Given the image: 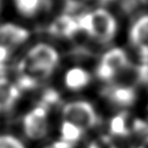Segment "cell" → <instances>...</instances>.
<instances>
[{
    "label": "cell",
    "instance_id": "44dd1931",
    "mask_svg": "<svg viewBox=\"0 0 148 148\" xmlns=\"http://www.w3.org/2000/svg\"><path fill=\"white\" fill-rule=\"evenodd\" d=\"M102 1H109V0H102Z\"/></svg>",
    "mask_w": 148,
    "mask_h": 148
},
{
    "label": "cell",
    "instance_id": "3957f363",
    "mask_svg": "<svg viewBox=\"0 0 148 148\" xmlns=\"http://www.w3.org/2000/svg\"><path fill=\"white\" fill-rule=\"evenodd\" d=\"M62 120L68 121L86 132L99 124V116L94 106L84 99L66 103L62 108Z\"/></svg>",
    "mask_w": 148,
    "mask_h": 148
},
{
    "label": "cell",
    "instance_id": "7a4b0ae2",
    "mask_svg": "<svg viewBox=\"0 0 148 148\" xmlns=\"http://www.w3.org/2000/svg\"><path fill=\"white\" fill-rule=\"evenodd\" d=\"M81 33L99 43H109L115 37L117 24L114 16L104 8H96L78 16Z\"/></svg>",
    "mask_w": 148,
    "mask_h": 148
},
{
    "label": "cell",
    "instance_id": "7c38bea8",
    "mask_svg": "<svg viewBox=\"0 0 148 148\" xmlns=\"http://www.w3.org/2000/svg\"><path fill=\"white\" fill-rule=\"evenodd\" d=\"M106 97L122 107H128L134 104L136 99V92L134 88L129 85H114L106 89Z\"/></svg>",
    "mask_w": 148,
    "mask_h": 148
},
{
    "label": "cell",
    "instance_id": "277c9868",
    "mask_svg": "<svg viewBox=\"0 0 148 148\" xmlns=\"http://www.w3.org/2000/svg\"><path fill=\"white\" fill-rule=\"evenodd\" d=\"M51 110L37 104L23 115L21 128L24 136L31 141H39L47 137L51 126Z\"/></svg>",
    "mask_w": 148,
    "mask_h": 148
},
{
    "label": "cell",
    "instance_id": "6da1fadb",
    "mask_svg": "<svg viewBox=\"0 0 148 148\" xmlns=\"http://www.w3.org/2000/svg\"><path fill=\"white\" fill-rule=\"evenodd\" d=\"M60 61V53L55 46L45 42L36 43L18 61L14 80L22 92L33 90L53 75Z\"/></svg>",
    "mask_w": 148,
    "mask_h": 148
},
{
    "label": "cell",
    "instance_id": "52a82bcc",
    "mask_svg": "<svg viewBox=\"0 0 148 148\" xmlns=\"http://www.w3.org/2000/svg\"><path fill=\"white\" fill-rule=\"evenodd\" d=\"M47 32L51 37H55L57 39H72L78 33H81L78 16L66 13V12L60 14L49 24Z\"/></svg>",
    "mask_w": 148,
    "mask_h": 148
},
{
    "label": "cell",
    "instance_id": "ffe728a7",
    "mask_svg": "<svg viewBox=\"0 0 148 148\" xmlns=\"http://www.w3.org/2000/svg\"><path fill=\"white\" fill-rule=\"evenodd\" d=\"M2 1H3V0H0V8H1V5H2Z\"/></svg>",
    "mask_w": 148,
    "mask_h": 148
},
{
    "label": "cell",
    "instance_id": "e0dca14e",
    "mask_svg": "<svg viewBox=\"0 0 148 148\" xmlns=\"http://www.w3.org/2000/svg\"><path fill=\"white\" fill-rule=\"evenodd\" d=\"M87 148H117L114 144L113 140L109 136L101 135L93 139L88 144Z\"/></svg>",
    "mask_w": 148,
    "mask_h": 148
},
{
    "label": "cell",
    "instance_id": "8fae6325",
    "mask_svg": "<svg viewBox=\"0 0 148 148\" xmlns=\"http://www.w3.org/2000/svg\"><path fill=\"white\" fill-rule=\"evenodd\" d=\"M15 10L25 18H34L47 9L49 0H12Z\"/></svg>",
    "mask_w": 148,
    "mask_h": 148
},
{
    "label": "cell",
    "instance_id": "4fadbf2b",
    "mask_svg": "<svg viewBox=\"0 0 148 148\" xmlns=\"http://www.w3.org/2000/svg\"><path fill=\"white\" fill-rule=\"evenodd\" d=\"M59 134L60 140L75 146V144H77L83 138L85 131L68 121L62 120L59 127Z\"/></svg>",
    "mask_w": 148,
    "mask_h": 148
},
{
    "label": "cell",
    "instance_id": "d6986e66",
    "mask_svg": "<svg viewBox=\"0 0 148 148\" xmlns=\"http://www.w3.org/2000/svg\"><path fill=\"white\" fill-rule=\"evenodd\" d=\"M42 148H75V146H73V145H71V144H68V143L64 142V141L59 139V140L53 141V142L45 145V146Z\"/></svg>",
    "mask_w": 148,
    "mask_h": 148
},
{
    "label": "cell",
    "instance_id": "ac0fdd59",
    "mask_svg": "<svg viewBox=\"0 0 148 148\" xmlns=\"http://www.w3.org/2000/svg\"><path fill=\"white\" fill-rule=\"evenodd\" d=\"M87 0H64V11L66 13L73 14L78 10H81Z\"/></svg>",
    "mask_w": 148,
    "mask_h": 148
},
{
    "label": "cell",
    "instance_id": "2e32d148",
    "mask_svg": "<svg viewBox=\"0 0 148 148\" xmlns=\"http://www.w3.org/2000/svg\"><path fill=\"white\" fill-rule=\"evenodd\" d=\"M0 148H27L20 138L9 133L0 134Z\"/></svg>",
    "mask_w": 148,
    "mask_h": 148
},
{
    "label": "cell",
    "instance_id": "5bb4252c",
    "mask_svg": "<svg viewBox=\"0 0 148 148\" xmlns=\"http://www.w3.org/2000/svg\"><path fill=\"white\" fill-rule=\"evenodd\" d=\"M110 132L116 136L129 135V128L127 126V114L121 113L115 116L110 122Z\"/></svg>",
    "mask_w": 148,
    "mask_h": 148
},
{
    "label": "cell",
    "instance_id": "ba28073f",
    "mask_svg": "<svg viewBox=\"0 0 148 148\" xmlns=\"http://www.w3.org/2000/svg\"><path fill=\"white\" fill-rule=\"evenodd\" d=\"M22 93L15 80L0 75V114L11 111L21 99Z\"/></svg>",
    "mask_w": 148,
    "mask_h": 148
},
{
    "label": "cell",
    "instance_id": "9c48e42d",
    "mask_svg": "<svg viewBox=\"0 0 148 148\" xmlns=\"http://www.w3.org/2000/svg\"><path fill=\"white\" fill-rule=\"evenodd\" d=\"M91 74L81 66H73L62 75L64 86L70 91H80L86 88L91 82Z\"/></svg>",
    "mask_w": 148,
    "mask_h": 148
},
{
    "label": "cell",
    "instance_id": "9a60e30c",
    "mask_svg": "<svg viewBox=\"0 0 148 148\" xmlns=\"http://www.w3.org/2000/svg\"><path fill=\"white\" fill-rule=\"evenodd\" d=\"M40 101H38L39 105L47 108L49 110L53 109L60 103V94L56 89H47L41 93Z\"/></svg>",
    "mask_w": 148,
    "mask_h": 148
},
{
    "label": "cell",
    "instance_id": "5b68a950",
    "mask_svg": "<svg viewBox=\"0 0 148 148\" xmlns=\"http://www.w3.org/2000/svg\"><path fill=\"white\" fill-rule=\"evenodd\" d=\"M129 59L126 52L121 48H114L106 52L98 64L96 74L104 81H111L113 78L129 67Z\"/></svg>",
    "mask_w": 148,
    "mask_h": 148
},
{
    "label": "cell",
    "instance_id": "8992f818",
    "mask_svg": "<svg viewBox=\"0 0 148 148\" xmlns=\"http://www.w3.org/2000/svg\"><path fill=\"white\" fill-rule=\"evenodd\" d=\"M30 38V33L26 28L13 22L0 24V51L9 54L23 46Z\"/></svg>",
    "mask_w": 148,
    "mask_h": 148
},
{
    "label": "cell",
    "instance_id": "30bf717a",
    "mask_svg": "<svg viewBox=\"0 0 148 148\" xmlns=\"http://www.w3.org/2000/svg\"><path fill=\"white\" fill-rule=\"evenodd\" d=\"M130 40L144 59H148V15L141 16L130 31Z\"/></svg>",
    "mask_w": 148,
    "mask_h": 148
}]
</instances>
